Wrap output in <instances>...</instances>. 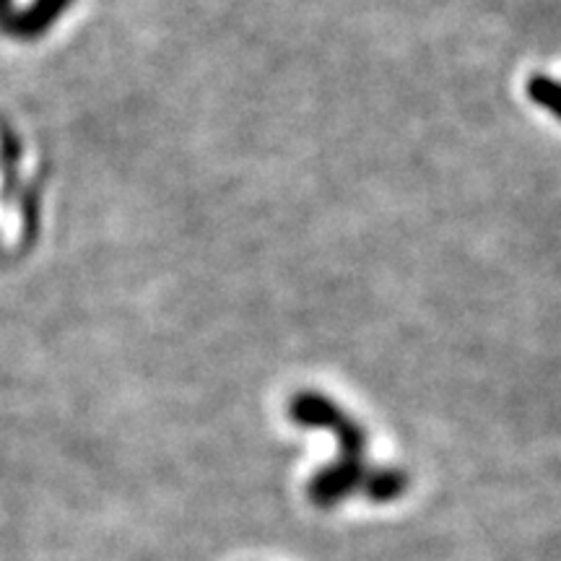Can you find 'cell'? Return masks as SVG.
Wrapping results in <instances>:
<instances>
[{
    "label": "cell",
    "instance_id": "1",
    "mask_svg": "<svg viewBox=\"0 0 561 561\" xmlns=\"http://www.w3.org/2000/svg\"><path fill=\"white\" fill-rule=\"evenodd\" d=\"M291 419L305 426H325L341 439V460L314 476L307 496L314 507L328 510L346 500L354 489L364 483V432L356 421H351L339 405L328 403L320 396H301L291 403Z\"/></svg>",
    "mask_w": 561,
    "mask_h": 561
},
{
    "label": "cell",
    "instance_id": "2",
    "mask_svg": "<svg viewBox=\"0 0 561 561\" xmlns=\"http://www.w3.org/2000/svg\"><path fill=\"white\" fill-rule=\"evenodd\" d=\"M405 486H409V479H405L403 471H392V468H385V471H375L364 479L362 489L367 494L369 502L385 504L396 502L398 496L403 494Z\"/></svg>",
    "mask_w": 561,
    "mask_h": 561
}]
</instances>
